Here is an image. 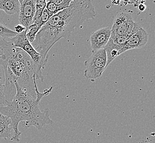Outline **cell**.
<instances>
[{
  "instance_id": "3",
  "label": "cell",
  "mask_w": 155,
  "mask_h": 143,
  "mask_svg": "<svg viewBox=\"0 0 155 143\" xmlns=\"http://www.w3.org/2000/svg\"><path fill=\"white\" fill-rule=\"evenodd\" d=\"M0 52L5 79L17 83L19 87L36 98L34 86L35 68L30 57L11 42L4 39L0 40Z\"/></svg>"
},
{
  "instance_id": "10",
  "label": "cell",
  "mask_w": 155,
  "mask_h": 143,
  "mask_svg": "<svg viewBox=\"0 0 155 143\" xmlns=\"http://www.w3.org/2000/svg\"><path fill=\"white\" fill-rule=\"evenodd\" d=\"M129 37L128 36L116 35L110 33V39L104 48L106 55L112 51H118L119 54V51L124 46Z\"/></svg>"
},
{
  "instance_id": "14",
  "label": "cell",
  "mask_w": 155,
  "mask_h": 143,
  "mask_svg": "<svg viewBox=\"0 0 155 143\" xmlns=\"http://www.w3.org/2000/svg\"><path fill=\"white\" fill-rule=\"evenodd\" d=\"M46 1L45 0H35V13L33 18V23L39 20L45 8Z\"/></svg>"
},
{
  "instance_id": "1",
  "label": "cell",
  "mask_w": 155,
  "mask_h": 143,
  "mask_svg": "<svg viewBox=\"0 0 155 143\" xmlns=\"http://www.w3.org/2000/svg\"><path fill=\"white\" fill-rule=\"evenodd\" d=\"M96 12L90 0L72 1L68 7L53 15L42 27L31 43L41 56L45 66L48 53L60 39L68 40L75 28L95 17Z\"/></svg>"
},
{
  "instance_id": "16",
  "label": "cell",
  "mask_w": 155,
  "mask_h": 143,
  "mask_svg": "<svg viewBox=\"0 0 155 143\" xmlns=\"http://www.w3.org/2000/svg\"><path fill=\"white\" fill-rule=\"evenodd\" d=\"M17 33L13 30L9 29L7 27L0 23V36L2 37L4 39H10L15 37Z\"/></svg>"
},
{
  "instance_id": "17",
  "label": "cell",
  "mask_w": 155,
  "mask_h": 143,
  "mask_svg": "<svg viewBox=\"0 0 155 143\" xmlns=\"http://www.w3.org/2000/svg\"><path fill=\"white\" fill-rule=\"evenodd\" d=\"M52 16V15H51V13L48 12V11L45 8L39 20L33 24L37 25V26L39 27V29H40L42 27H43L48 22Z\"/></svg>"
},
{
  "instance_id": "2",
  "label": "cell",
  "mask_w": 155,
  "mask_h": 143,
  "mask_svg": "<svg viewBox=\"0 0 155 143\" xmlns=\"http://www.w3.org/2000/svg\"><path fill=\"white\" fill-rule=\"evenodd\" d=\"M15 85L16 88L15 98L12 101L6 102L3 106H0V113L8 117L11 120V126L13 131L11 140L19 142L21 133L18 129V125L21 122H25V126L27 128L35 127L38 130H41L45 125L54 123L48 108L44 111L39 108L42 98L52 91L53 87L45 90L43 92H40L35 79L34 86L36 98H34L19 87L17 83Z\"/></svg>"
},
{
  "instance_id": "19",
  "label": "cell",
  "mask_w": 155,
  "mask_h": 143,
  "mask_svg": "<svg viewBox=\"0 0 155 143\" xmlns=\"http://www.w3.org/2000/svg\"><path fill=\"white\" fill-rule=\"evenodd\" d=\"M146 7L143 3H140L138 6V8L140 11H144L146 9Z\"/></svg>"
},
{
  "instance_id": "4",
  "label": "cell",
  "mask_w": 155,
  "mask_h": 143,
  "mask_svg": "<svg viewBox=\"0 0 155 143\" xmlns=\"http://www.w3.org/2000/svg\"><path fill=\"white\" fill-rule=\"evenodd\" d=\"M26 33L27 30H25L21 33L17 34L15 37L8 39V41L11 42L15 46L21 48L29 55L35 65L36 80L41 79L43 81L44 77L42 73V69L44 68L45 65L42 62L40 54L35 50L27 39Z\"/></svg>"
},
{
  "instance_id": "9",
  "label": "cell",
  "mask_w": 155,
  "mask_h": 143,
  "mask_svg": "<svg viewBox=\"0 0 155 143\" xmlns=\"http://www.w3.org/2000/svg\"><path fill=\"white\" fill-rule=\"evenodd\" d=\"M111 28L104 27L96 30L90 38V46L92 52L104 48L110 38Z\"/></svg>"
},
{
  "instance_id": "18",
  "label": "cell",
  "mask_w": 155,
  "mask_h": 143,
  "mask_svg": "<svg viewBox=\"0 0 155 143\" xmlns=\"http://www.w3.org/2000/svg\"><path fill=\"white\" fill-rule=\"evenodd\" d=\"M15 33L17 34H20L24 32L25 30H26V28L21 24H19L15 27Z\"/></svg>"
},
{
  "instance_id": "8",
  "label": "cell",
  "mask_w": 155,
  "mask_h": 143,
  "mask_svg": "<svg viewBox=\"0 0 155 143\" xmlns=\"http://www.w3.org/2000/svg\"><path fill=\"white\" fill-rule=\"evenodd\" d=\"M147 33L141 27L136 33L129 37L124 46L119 51L118 55L119 56L128 50L143 48L147 44Z\"/></svg>"
},
{
  "instance_id": "13",
  "label": "cell",
  "mask_w": 155,
  "mask_h": 143,
  "mask_svg": "<svg viewBox=\"0 0 155 143\" xmlns=\"http://www.w3.org/2000/svg\"><path fill=\"white\" fill-rule=\"evenodd\" d=\"M1 54V52H0ZM5 85V75L3 66L1 62L0 57V106H3L6 103L5 95H4V89Z\"/></svg>"
},
{
  "instance_id": "5",
  "label": "cell",
  "mask_w": 155,
  "mask_h": 143,
  "mask_svg": "<svg viewBox=\"0 0 155 143\" xmlns=\"http://www.w3.org/2000/svg\"><path fill=\"white\" fill-rule=\"evenodd\" d=\"M106 64L107 56L104 48L94 52L84 62V77L90 81L98 79L106 68Z\"/></svg>"
},
{
  "instance_id": "15",
  "label": "cell",
  "mask_w": 155,
  "mask_h": 143,
  "mask_svg": "<svg viewBox=\"0 0 155 143\" xmlns=\"http://www.w3.org/2000/svg\"><path fill=\"white\" fill-rule=\"evenodd\" d=\"M40 30L37 25L35 24H32L28 28L26 33V36L28 40L30 43H33L34 41L36 34Z\"/></svg>"
},
{
  "instance_id": "7",
  "label": "cell",
  "mask_w": 155,
  "mask_h": 143,
  "mask_svg": "<svg viewBox=\"0 0 155 143\" xmlns=\"http://www.w3.org/2000/svg\"><path fill=\"white\" fill-rule=\"evenodd\" d=\"M19 12V23L26 28L33 23V18L35 13V0H21Z\"/></svg>"
},
{
  "instance_id": "6",
  "label": "cell",
  "mask_w": 155,
  "mask_h": 143,
  "mask_svg": "<svg viewBox=\"0 0 155 143\" xmlns=\"http://www.w3.org/2000/svg\"><path fill=\"white\" fill-rule=\"evenodd\" d=\"M141 27L136 23L131 15L127 12L119 13L111 28V34L118 36H130L136 33Z\"/></svg>"
},
{
  "instance_id": "11",
  "label": "cell",
  "mask_w": 155,
  "mask_h": 143,
  "mask_svg": "<svg viewBox=\"0 0 155 143\" xmlns=\"http://www.w3.org/2000/svg\"><path fill=\"white\" fill-rule=\"evenodd\" d=\"M11 120L8 117L0 113V139L12 138Z\"/></svg>"
},
{
  "instance_id": "12",
  "label": "cell",
  "mask_w": 155,
  "mask_h": 143,
  "mask_svg": "<svg viewBox=\"0 0 155 143\" xmlns=\"http://www.w3.org/2000/svg\"><path fill=\"white\" fill-rule=\"evenodd\" d=\"M19 0H0V9L8 15L19 12Z\"/></svg>"
}]
</instances>
